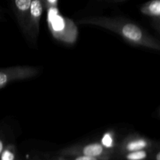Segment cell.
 Listing matches in <instances>:
<instances>
[{"label": "cell", "mask_w": 160, "mask_h": 160, "mask_svg": "<svg viewBox=\"0 0 160 160\" xmlns=\"http://www.w3.org/2000/svg\"><path fill=\"white\" fill-rule=\"evenodd\" d=\"M143 15L149 17L156 31H159L160 25V0H149L140 7Z\"/></svg>", "instance_id": "ba28073f"}, {"label": "cell", "mask_w": 160, "mask_h": 160, "mask_svg": "<svg viewBox=\"0 0 160 160\" xmlns=\"http://www.w3.org/2000/svg\"><path fill=\"white\" fill-rule=\"evenodd\" d=\"M101 144L104 147H106L107 149L110 150V151L113 152L115 153L116 148H117V144L118 142L116 139V136L112 131H109V132L106 133L103 135L102 138L101 140Z\"/></svg>", "instance_id": "8fae6325"}, {"label": "cell", "mask_w": 160, "mask_h": 160, "mask_svg": "<svg viewBox=\"0 0 160 160\" xmlns=\"http://www.w3.org/2000/svg\"><path fill=\"white\" fill-rule=\"evenodd\" d=\"M0 160H20L17 145L8 142L0 155Z\"/></svg>", "instance_id": "30bf717a"}, {"label": "cell", "mask_w": 160, "mask_h": 160, "mask_svg": "<svg viewBox=\"0 0 160 160\" xmlns=\"http://www.w3.org/2000/svg\"><path fill=\"white\" fill-rule=\"evenodd\" d=\"M48 27L55 38L64 43L72 44L78 38V28L70 19L59 14L58 8L47 9Z\"/></svg>", "instance_id": "7a4b0ae2"}, {"label": "cell", "mask_w": 160, "mask_h": 160, "mask_svg": "<svg viewBox=\"0 0 160 160\" xmlns=\"http://www.w3.org/2000/svg\"><path fill=\"white\" fill-rule=\"evenodd\" d=\"M152 148L116 155L114 160H149Z\"/></svg>", "instance_id": "9c48e42d"}, {"label": "cell", "mask_w": 160, "mask_h": 160, "mask_svg": "<svg viewBox=\"0 0 160 160\" xmlns=\"http://www.w3.org/2000/svg\"><path fill=\"white\" fill-rule=\"evenodd\" d=\"M45 9L44 0H31L28 25L24 34L33 43L37 42L40 20Z\"/></svg>", "instance_id": "8992f818"}, {"label": "cell", "mask_w": 160, "mask_h": 160, "mask_svg": "<svg viewBox=\"0 0 160 160\" xmlns=\"http://www.w3.org/2000/svg\"><path fill=\"white\" fill-rule=\"evenodd\" d=\"M80 24L93 25L112 31L131 45L159 50V41L137 23L121 17H88L80 19Z\"/></svg>", "instance_id": "6da1fadb"}, {"label": "cell", "mask_w": 160, "mask_h": 160, "mask_svg": "<svg viewBox=\"0 0 160 160\" xmlns=\"http://www.w3.org/2000/svg\"><path fill=\"white\" fill-rule=\"evenodd\" d=\"M110 1H112V2H123V1H126V0H110Z\"/></svg>", "instance_id": "e0dca14e"}, {"label": "cell", "mask_w": 160, "mask_h": 160, "mask_svg": "<svg viewBox=\"0 0 160 160\" xmlns=\"http://www.w3.org/2000/svg\"><path fill=\"white\" fill-rule=\"evenodd\" d=\"M149 160H160V148L158 143L152 148Z\"/></svg>", "instance_id": "4fadbf2b"}, {"label": "cell", "mask_w": 160, "mask_h": 160, "mask_svg": "<svg viewBox=\"0 0 160 160\" xmlns=\"http://www.w3.org/2000/svg\"><path fill=\"white\" fill-rule=\"evenodd\" d=\"M59 156H81L98 158L102 160H114L115 153L103 146L100 142H85L72 145L62 148L58 152Z\"/></svg>", "instance_id": "3957f363"}, {"label": "cell", "mask_w": 160, "mask_h": 160, "mask_svg": "<svg viewBox=\"0 0 160 160\" xmlns=\"http://www.w3.org/2000/svg\"><path fill=\"white\" fill-rule=\"evenodd\" d=\"M58 1L59 0H44L45 9H51V8H58Z\"/></svg>", "instance_id": "5bb4252c"}, {"label": "cell", "mask_w": 160, "mask_h": 160, "mask_svg": "<svg viewBox=\"0 0 160 160\" xmlns=\"http://www.w3.org/2000/svg\"><path fill=\"white\" fill-rule=\"evenodd\" d=\"M12 2L17 23L23 34H25L28 25L31 0H12Z\"/></svg>", "instance_id": "52a82bcc"}, {"label": "cell", "mask_w": 160, "mask_h": 160, "mask_svg": "<svg viewBox=\"0 0 160 160\" xmlns=\"http://www.w3.org/2000/svg\"><path fill=\"white\" fill-rule=\"evenodd\" d=\"M8 141L6 139V136L2 134V133L0 132V155H1L2 152L3 151L4 148L6 147V144L8 143Z\"/></svg>", "instance_id": "9a60e30c"}, {"label": "cell", "mask_w": 160, "mask_h": 160, "mask_svg": "<svg viewBox=\"0 0 160 160\" xmlns=\"http://www.w3.org/2000/svg\"><path fill=\"white\" fill-rule=\"evenodd\" d=\"M32 160H41V159H32Z\"/></svg>", "instance_id": "ac0fdd59"}, {"label": "cell", "mask_w": 160, "mask_h": 160, "mask_svg": "<svg viewBox=\"0 0 160 160\" xmlns=\"http://www.w3.org/2000/svg\"><path fill=\"white\" fill-rule=\"evenodd\" d=\"M0 19H1V16H0Z\"/></svg>", "instance_id": "d6986e66"}, {"label": "cell", "mask_w": 160, "mask_h": 160, "mask_svg": "<svg viewBox=\"0 0 160 160\" xmlns=\"http://www.w3.org/2000/svg\"><path fill=\"white\" fill-rule=\"evenodd\" d=\"M39 73L40 69L31 66H16L0 68V89L14 81L34 78Z\"/></svg>", "instance_id": "277c9868"}, {"label": "cell", "mask_w": 160, "mask_h": 160, "mask_svg": "<svg viewBox=\"0 0 160 160\" xmlns=\"http://www.w3.org/2000/svg\"><path fill=\"white\" fill-rule=\"evenodd\" d=\"M156 142L148 138L138 134H131L118 142L116 148L115 156L138 150L150 149L156 145ZM115 157V156H114Z\"/></svg>", "instance_id": "5b68a950"}, {"label": "cell", "mask_w": 160, "mask_h": 160, "mask_svg": "<svg viewBox=\"0 0 160 160\" xmlns=\"http://www.w3.org/2000/svg\"><path fill=\"white\" fill-rule=\"evenodd\" d=\"M59 156V155H58ZM62 160H102L98 158L91 157L87 156H81V155H75V156H59Z\"/></svg>", "instance_id": "7c38bea8"}, {"label": "cell", "mask_w": 160, "mask_h": 160, "mask_svg": "<svg viewBox=\"0 0 160 160\" xmlns=\"http://www.w3.org/2000/svg\"><path fill=\"white\" fill-rule=\"evenodd\" d=\"M48 160H62V159H61L60 158V156H56V157H53V158H52V159H48Z\"/></svg>", "instance_id": "2e32d148"}]
</instances>
